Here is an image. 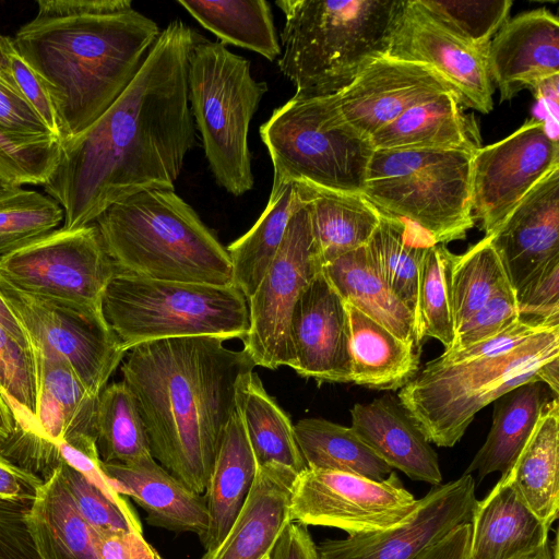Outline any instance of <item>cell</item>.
<instances>
[{
  "mask_svg": "<svg viewBox=\"0 0 559 559\" xmlns=\"http://www.w3.org/2000/svg\"><path fill=\"white\" fill-rule=\"evenodd\" d=\"M115 274L94 223L55 229L0 259V277L13 287L99 320Z\"/></svg>",
  "mask_w": 559,
  "mask_h": 559,
  "instance_id": "cell-11",
  "label": "cell"
},
{
  "mask_svg": "<svg viewBox=\"0 0 559 559\" xmlns=\"http://www.w3.org/2000/svg\"><path fill=\"white\" fill-rule=\"evenodd\" d=\"M63 483L84 520L96 531H133L143 534L130 503L121 504L64 462L59 463Z\"/></svg>",
  "mask_w": 559,
  "mask_h": 559,
  "instance_id": "cell-47",
  "label": "cell"
},
{
  "mask_svg": "<svg viewBox=\"0 0 559 559\" xmlns=\"http://www.w3.org/2000/svg\"><path fill=\"white\" fill-rule=\"evenodd\" d=\"M471 527L468 559H521L534 555L548 546L550 530L503 478L477 501Z\"/></svg>",
  "mask_w": 559,
  "mask_h": 559,
  "instance_id": "cell-26",
  "label": "cell"
},
{
  "mask_svg": "<svg viewBox=\"0 0 559 559\" xmlns=\"http://www.w3.org/2000/svg\"><path fill=\"white\" fill-rule=\"evenodd\" d=\"M559 168L557 136L546 121L532 118L509 136L479 147L472 159L473 216L491 235L516 204Z\"/></svg>",
  "mask_w": 559,
  "mask_h": 559,
  "instance_id": "cell-15",
  "label": "cell"
},
{
  "mask_svg": "<svg viewBox=\"0 0 559 559\" xmlns=\"http://www.w3.org/2000/svg\"><path fill=\"white\" fill-rule=\"evenodd\" d=\"M507 288L512 287L489 237L456 254L452 270L455 330L489 298Z\"/></svg>",
  "mask_w": 559,
  "mask_h": 559,
  "instance_id": "cell-42",
  "label": "cell"
},
{
  "mask_svg": "<svg viewBox=\"0 0 559 559\" xmlns=\"http://www.w3.org/2000/svg\"><path fill=\"white\" fill-rule=\"evenodd\" d=\"M350 428L393 469L413 480L441 484L436 451L397 397L385 394L350 409Z\"/></svg>",
  "mask_w": 559,
  "mask_h": 559,
  "instance_id": "cell-24",
  "label": "cell"
},
{
  "mask_svg": "<svg viewBox=\"0 0 559 559\" xmlns=\"http://www.w3.org/2000/svg\"><path fill=\"white\" fill-rule=\"evenodd\" d=\"M441 25L471 46L488 52L509 20L511 0H418Z\"/></svg>",
  "mask_w": 559,
  "mask_h": 559,
  "instance_id": "cell-44",
  "label": "cell"
},
{
  "mask_svg": "<svg viewBox=\"0 0 559 559\" xmlns=\"http://www.w3.org/2000/svg\"><path fill=\"white\" fill-rule=\"evenodd\" d=\"M296 206L293 182L273 181L267 204L254 225L227 248L233 284L247 299L274 259Z\"/></svg>",
  "mask_w": 559,
  "mask_h": 559,
  "instance_id": "cell-37",
  "label": "cell"
},
{
  "mask_svg": "<svg viewBox=\"0 0 559 559\" xmlns=\"http://www.w3.org/2000/svg\"><path fill=\"white\" fill-rule=\"evenodd\" d=\"M3 190V188L0 186V191Z\"/></svg>",
  "mask_w": 559,
  "mask_h": 559,
  "instance_id": "cell-61",
  "label": "cell"
},
{
  "mask_svg": "<svg viewBox=\"0 0 559 559\" xmlns=\"http://www.w3.org/2000/svg\"><path fill=\"white\" fill-rule=\"evenodd\" d=\"M224 342L211 336L151 341L121 361L152 456L200 495L236 408L238 383L255 367L243 349Z\"/></svg>",
  "mask_w": 559,
  "mask_h": 559,
  "instance_id": "cell-2",
  "label": "cell"
},
{
  "mask_svg": "<svg viewBox=\"0 0 559 559\" xmlns=\"http://www.w3.org/2000/svg\"><path fill=\"white\" fill-rule=\"evenodd\" d=\"M559 358V326L534 335L512 350L445 364L433 359L397 399L426 439L451 448L475 415L513 389L539 380V369Z\"/></svg>",
  "mask_w": 559,
  "mask_h": 559,
  "instance_id": "cell-6",
  "label": "cell"
},
{
  "mask_svg": "<svg viewBox=\"0 0 559 559\" xmlns=\"http://www.w3.org/2000/svg\"><path fill=\"white\" fill-rule=\"evenodd\" d=\"M132 4L38 0L35 16L13 37L52 97L63 141L81 134L109 108L156 41L158 25Z\"/></svg>",
  "mask_w": 559,
  "mask_h": 559,
  "instance_id": "cell-3",
  "label": "cell"
},
{
  "mask_svg": "<svg viewBox=\"0 0 559 559\" xmlns=\"http://www.w3.org/2000/svg\"><path fill=\"white\" fill-rule=\"evenodd\" d=\"M219 43L252 50L269 61L281 56L271 5L265 0H178Z\"/></svg>",
  "mask_w": 559,
  "mask_h": 559,
  "instance_id": "cell-38",
  "label": "cell"
},
{
  "mask_svg": "<svg viewBox=\"0 0 559 559\" xmlns=\"http://www.w3.org/2000/svg\"><path fill=\"white\" fill-rule=\"evenodd\" d=\"M555 394L542 381L522 384L496 400L486 441L466 468L481 480L499 472L507 476L532 435L545 406ZM557 395V394H556Z\"/></svg>",
  "mask_w": 559,
  "mask_h": 559,
  "instance_id": "cell-32",
  "label": "cell"
},
{
  "mask_svg": "<svg viewBox=\"0 0 559 559\" xmlns=\"http://www.w3.org/2000/svg\"><path fill=\"white\" fill-rule=\"evenodd\" d=\"M418 499L395 472L383 480L306 468L292 487V521L334 527L348 535L382 531L405 522Z\"/></svg>",
  "mask_w": 559,
  "mask_h": 559,
  "instance_id": "cell-13",
  "label": "cell"
},
{
  "mask_svg": "<svg viewBox=\"0 0 559 559\" xmlns=\"http://www.w3.org/2000/svg\"><path fill=\"white\" fill-rule=\"evenodd\" d=\"M456 254L443 243L426 251L418 272L415 321L421 346L427 337L449 349L455 338L452 307V270Z\"/></svg>",
  "mask_w": 559,
  "mask_h": 559,
  "instance_id": "cell-41",
  "label": "cell"
},
{
  "mask_svg": "<svg viewBox=\"0 0 559 559\" xmlns=\"http://www.w3.org/2000/svg\"><path fill=\"white\" fill-rule=\"evenodd\" d=\"M27 524L40 559H98L96 531L75 507L58 466L38 488Z\"/></svg>",
  "mask_w": 559,
  "mask_h": 559,
  "instance_id": "cell-31",
  "label": "cell"
},
{
  "mask_svg": "<svg viewBox=\"0 0 559 559\" xmlns=\"http://www.w3.org/2000/svg\"><path fill=\"white\" fill-rule=\"evenodd\" d=\"M31 504L0 497V559H40L27 524Z\"/></svg>",
  "mask_w": 559,
  "mask_h": 559,
  "instance_id": "cell-53",
  "label": "cell"
},
{
  "mask_svg": "<svg viewBox=\"0 0 559 559\" xmlns=\"http://www.w3.org/2000/svg\"><path fill=\"white\" fill-rule=\"evenodd\" d=\"M374 150H464L476 152L480 134L473 116L452 93L418 104L370 136Z\"/></svg>",
  "mask_w": 559,
  "mask_h": 559,
  "instance_id": "cell-29",
  "label": "cell"
},
{
  "mask_svg": "<svg viewBox=\"0 0 559 559\" xmlns=\"http://www.w3.org/2000/svg\"><path fill=\"white\" fill-rule=\"evenodd\" d=\"M0 324L3 325L20 343L24 346L32 347L27 335L22 325L17 321L10 307L0 295Z\"/></svg>",
  "mask_w": 559,
  "mask_h": 559,
  "instance_id": "cell-57",
  "label": "cell"
},
{
  "mask_svg": "<svg viewBox=\"0 0 559 559\" xmlns=\"http://www.w3.org/2000/svg\"><path fill=\"white\" fill-rule=\"evenodd\" d=\"M549 325L533 319L519 318L499 333L476 344L457 350H444L436 359L440 362L454 364L480 357L495 356L514 349Z\"/></svg>",
  "mask_w": 559,
  "mask_h": 559,
  "instance_id": "cell-52",
  "label": "cell"
},
{
  "mask_svg": "<svg viewBox=\"0 0 559 559\" xmlns=\"http://www.w3.org/2000/svg\"><path fill=\"white\" fill-rule=\"evenodd\" d=\"M116 273L210 285L233 284L227 248L175 190H146L94 223Z\"/></svg>",
  "mask_w": 559,
  "mask_h": 559,
  "instance_id": "cell-4",
  "label": "cell"
},
{
  "mask_svg": "<svg viewBox=\"0 0 559 559\" xmlns=\"http://www.w3.org/2000/svg\"><path fill=\"white\" fill-rule=\"evenodd\" d=\"M96 551L98 559H164L143 534L133 531L96 532Z\"/></svg>",
  "mask_w": 559,
  "mask_h": 559,
  "instance_id": "cell-54",
  "label": "cell"
},
{
  "mask_svg": "<svg viewBox=\"0 0 559 559\" xmlns=\"http://www.w3.org/2000/svg\"><path fill=\"white\" fill-rule=\"evenodd\" d=\"M523 502L551 527L559 512V404L545 406L532 435L504 477Z\"/></svg>",
  "mask_w": 559,
  "mask_h": 559,
  "instance_id": "cell-33",
  "label": "cell"
},
{
  "mask_svg": "<svg viewBox=\"0 0 559 559\" xmlns=\"http://www.w3.org/2000/svg\"><path fill=\"white\" fill-rule=\"evenodd\" d=\"M322 265L308 211L296 195V206L280 249L248 298L249 330L242 343L255 366L271 370L282 366L293 368L295 356L289 336L293 309Z\"/></svg>",
  "mask_w": 559,
  "mask_h": 559,
  "instance_id": "cell-12",
  "label": "cell"
},
{
  "mask_svg": "<svg viewBox=\"0 0 559 559\" xmlns=\"http://www.w3.org/2000/svg\"><path fill=\"white\" fill-rule=\"evenodd\" d=\"M402 0H280L281 72L293 97L334 95L373 60L385 56Z\"/></svg>",
  "mask_w": 559,
  "mask_h": 559,
  "instance_id": "cell-5",
  "label": "cell"
},
{
  "mask_svg": "<svg viewBox=\"0 0 559 559\" xmlns=\"http://www.w3.org/2000/svg\"><path fill=\"white\" fill-rule=\"evenodd\" d=\"M385 56L436 71L450 84L461 107L481 114L492 110L493 87L487 70V52L447 29L418 0L402 2Z\"/></svg>",
  "mask_w": 559,
  "mask_h": 559,
  "instance_id": "cell-17",
  "label": "cell"
},
{
  "mask_svg": "<svg viewBox=\"0 0 559 559\" xmlns=\"http://www.w3.org/2000/svg\"><path fill=\"white\" fill-rule=\"evenodd\" d=\"M515 296L521 318L559 325V260L533 275Z\"/></svg>",
  "mask_w": 559,
  "mask_h": 559,
  "instance_id": "cell-50",
  "label": "cell"
},
{
  "mask_svg": "<svg viewBox=\"0 0 559 559\" xmlns=\"http://www.w3.org/2000/svg\"><path fill=\"white\" fill-rule=\"evenodd\" d=\"M0 395L13 421H31L37 413V371L32 347L0 324Z\"/></svg>",
  "mask_w": 559,
  "mask_h": 559,
  "instance_id": "cell-46",
  "label": "cell"
},
{
  "mask_svg": "<svg viewBox=\"0 0 559 559\" xmlns=\"http://www.w3.org/2000/svg\"><path fill=\"white\" fill-rule=\"evenodd\" d=\"M477 501L475 480L464 473L432 486L413 514L394 527L320 542L317 559H415L456 527L472 524Z\"/></svg>",
  "mask_w": 559,
  "mask_h": 559,
  "instance_id": "cell-16",
  "label": "cell"
},
{
  "mask_svg": "<svg viewBox=\"0 0 559 559\" xmlns=\"http://www.w3.org/2000/svg\"><path fill=\"white\" fill-rule=\"evenodd\" d=\"M102 466L115 490L133 499L145 511L147 524L203 537L209 525L204 496L187 487L153 456L127 465L102 463Z\"/></svg>",
  "mask_w": 559,
  "mask_h": 559,
  "instance_id": "cell-25",
  "label": "cell"
},
{
  "mask_svg": "<svg viewBox=\"0 0 559 559\" xmlns=\"http://www.w3.org/2000/svg\"><path fill=\"white\" fill-rule=\"evenodd\" d=\"M512 289L559 260V168L546 175L489 236Z\"/></svg>",
  "mask_w": 559,
  "mask_h": 559,
  "instance_id": "cell-20",
  "label": "cell"
},
{
  "mask_svg": "<svg viewBox=\"0 0 559 559\" xmlns=\"http://www.w3.org/2000/svg\"><path fill=\"white\" fill-rule=\"evenodd\" d=\"M293 369L318 383L352 382L350 329L345 301L321 271L297 299L289 323Z\"/></svg>",
  "mask_w": 559,
  "mask_h": 559,
  "instance_id": "cell-19",
  "label": "cell"
},
{
  "mask_svg": "<svg viewBox=\"0 0 559 559\" xmlns=\"http://www.w3.org/2000/svg\"><path fill=\"white\" fill-rule=\"evenodd\" d=\"M264 559H269V556H267V557H265Z\"/></svg>",
  "mask_w": 559,
  "mask_h": 559,
  "instance_id": "cell-62",
  "label": "cell"
},
{
  "mask_svg": "<svg viewBox=\"0 0 559 559\" xmlns=\"http://www.w3.org/2000/svg\"><path fill=\"white\" fill-rule=\"evenodd\" d=\"M554 551L555 550H551V547L549 548L547 546L545 549H543V550H540V551H538V552H536L534 555H531V556H527V557H523L521 559H557V557L552 556Z\"/></svg>",
  "mask_w": 559,
  "mask_h": 559,
  "instance_id": "cell-60",
  "label": "cell"
},
{
  "mask_svg": "<svg viewBox=\"0 0 559 559\" xmlns=\"http://www.w3.org/2000/svg\"><path fill=\"white\" fill-rule=\"evenodd\" d=\"M0 295L32 348L64 361L85 388L98 396L127 354L106 321L26 294L1 277Z\"/></svg>",
  "mask_w": 559,
  "mask_h": 559,
  "instance_id": "cell-14",
  "label": "cell"
},
{
  "mask_svg": "<svg viewBox=\"0 0 559 559\" xmlns=\"http://www.w3.org/2000/svg\"><path fill=\"white\" fill-rule=\"evenodd\" d=\"M294 432L309 469L350 473L378 481L393 472L350 427L304 418L294 425Z\"/></svg>",
  "mask_w": 559,
  "mask_h": 559,
  "instance_id": "cell-39",
  "label": "cell"
},
{
  "mask_svg": "<svg viewBox=\"0 0 559 559\" xmlns=\"http://www.w3.org/2000/svg\"><path fill=\"white\" fill-rule=\"evenodd\" d=\"M1 48L7 69L19 92L45 123L50 133L63 141V129L52 97L33 68L21 56L12 37H1Z\"/></svg>",
  "mask_w": 559,
  "mask_h": 559,
  "instance_id": "cell-48",
  "label": "cell"
},
{
  "mask_svg": "<svg viewBox=\"0 0 559 559\" xmlns=\"http://www.w3.org/2000/svg\"><path fill=\"white\" fill-rule=\"evenodd\" d=\"M189 104L216 182L240 197L253 188L249 127L267 91L250 62L219 41L200 37L189 61Z\"/></svg>",
  "mask_w": 559,
  "mask_h": 559,
  "instance_id": "cell-9",
  "label": "cell"
},
{
  "mask_svg": "<svg viewBox=\"0 0 559 559\" xmlns=\"http://www.w3.org/2000/svg\"><path fill=\"white\" fill-rule=\"evenodd\" d=\"M44 479L0 454V497L33 501Z\"/></svg>",
  "mask_w": 559,
  "mask_h": 559,
  "instance_id": "cell-55",
  "label": "cell"
},
{
  "mask_svg": "<svg viewBox=\"0 0 559 559\" xmlns=\"http://www.w3.org/2000/svg\"><path fill=\"white\" fill-rule=\"evenodd\" d=\"M199 39L181 20L168 23L109 108L61 143L59 162L43 186L63 210L61 228L91 225L139 192L175 190L195 145L188 70Z\"/></svg>",
  "mask_w": 559,
  "mask_h": 559,
  "instance_id": "cell-1",
  "label": "cell"
},
{
  "mask_svg": "<svg viewBox=\"0 0 559 559\" xmlns=\"http://www.w3.org/2000/svg\"><path fill=\"white\" fill-rule=\"evenodd\" d=\"M33 352L37 413L31 421H14V429L48 443L66 441L85 451H97L95 418L99 395H93L61 359Z\"/></svg>",
  "mask_w": 559,
  "mask_h": 559,
  "instance_id": "cell-22",
  "label": "cell"
},
{
  "mask_svg": "<svg viewBox=\"0 0 559 559\" xmlns=\"http://www.w3.org/2000/svg\"><path fill=\"white\" fill-rule=\"evenodd\" d=\"M258 468L236 407L225 428L203 495L209 525L200 540L205 551L215 548L227 534L252 488Z\"/></svg>",
  "mask_w": 559,
  "mask_h": 559,
  "instance_id": "cell-28",
  "label": "cell"
},
{
  "mask_svg": "<svg viewBox=\"0 0 559 559\" xmlns=\"http://www.w3.org/2000/svg\"><path fill=\"white\" fill-rule=\"evenodd\" d=\"M260 135L273 164V181L362 192L374 148L345 120L334 95L292 97L273 110Z\"/></svg>",
  "mask_w": 559,
  "mask_h": 559,
  "instance_id": "cell-10",
  "label": "cell"
},
{
  "mask_svg": "<svg viewBox=\"0 0 559 559\" xmlns=\"http://www.w3.org/2000/svg\"><path fill=\"white\" fill-rule=\"evenodd\" d=\"M269 559H317L316 544L308 526L290 522L271 550Z\"/></svg>",
  "mask_w": 559,
  "mask_h": 559,
  "instance_id": "cell-56",
  "label": "cell"
},
{
  "mask_svg": "<svg viewBox=\"0 0 559 559\" xmlns=\"http://www.w3.org/2000/svg\"><path fill=\"white\" fill-rule=\"evenodd\" d=\"M293 185L308 211L322 264L367 245L380 218V210L367 198L307 181Z\"/></svg>",
  "mask_w": 559,
  "mask_h": 559,
  "instance_id": "cell-27",
  "label": "cell"
},
{
  "mask_svg": "<svg viewBox=\"0 0 559 559\" xmlns=\"http://www.w3.org/2000/svg\"><path fill=\"white\" fill-rule=\"evenodd\" d=\"M103 314L124 352L142 343L177 337L243 340L249 330L248 299L234 284L116 273L104 294Z\"/></svg>",
  "mask_w": 559,
  "mask_h": 559,
  "instance_id": "cell-7",
  "label": "cell"
},
{
  "mask_svg": "<svg viewBox=\"0 0 559 559\" xmlns=\"http://www.w3.org/2000/svg\"><path fill=\"white\" fill-rule=\"evenodd\" d=\"M322 272L346 304L420 349L414 313L381 277L366 247L324 263Z\"/></svg>",
  "mask_w": 559,
  "mask_h": 559,
  "instance_id": "cell-30",
  "label": "cell"
},
{
  "mask_svg": "<svg viewBox=\"0 0 559 559\" xmlns=\"http://www.w3.org/2000/svg\"><path fill=\"white\" fill-rule=\"evenodd\" d=\"M539 380L545 383L555 394L558 395L559 358H555L548 361L539 369Z\"/></svg>",
  "mask_w": 559,
  "mask_h": 559,
  "instance_id": "cell-58",
  "label": "cell"
},
{
  "mask_svg": "<svg viewBox=\"0 0 559 559\" xmlns=\"http://www.w3.org/2000/svg\"><path fill=\"white\" fill-rule=\"evenodd\" d=\"M61 142L56 139L20 138L0 122V186H44L59 162Z\"/></svg>",
  "mask_w": 559,
  "mask_h": 559,
  "instance_id": "cell-45",
  "label": "cell"
},
{
  "mask_svg": "<svg viewBox=\"0 0 559 559\" xmlns=\"http://www.w3.org/2000/svg\"><path fill=\"white\" fill-rule=\"evenodd\" d=\"M289 467L266 463L258 468L252 488L222 542L201 559H264L293 522L292 487L297 477Z\"/></svg>",
  "mask_w": 559,
  "mask_h": 559,
  "instance_id": "cell-23",
  "label": "cell"
},
{
  "mask_svg": "<svg viewBox=\"0 0 559 559\" xmlns=\"http://www.w3.org/2000/svg\"><path fill=\"white\" fill-rule=\"evenodd\" d=\"M14 429L12 414L0 395V440L8 438Z\"/></svg>",
  "mask_w": 559,
  "mask_h": 559,
  "instance_id": "cell-59",
  "label": "cell"
},
{
  "mask_svg": "<svg viewBox=\"0 0 559 559\" xmlns=\"http://www.w3.org/2000/svg\"><path fill=\"white\" fill-rule=\"evenodd\" d=\"M464 150H374L361 194L437 243L464 239L475 225L472 159Z\"/></svg>",
  "mask_w": 559,
  "mask_h": 559,
  "instance_id": "cell-8",
  "label": "cell"
},
{
  "mask_svg": "<svg viewBox=\"0 0 559 559\" xmlns=\"http://www.w3.org/2000/svg\"><path fill=\"white\" fill-rule=\"evenodd\" d=\"M0 33V122L10 133L24 139H56L14 84L3 58ZM57 140V139H56Z\"/></svg>",
  "mask_w": 559,
  "mask_h": 559,
  "instance_id": "cell-51",
  "label": "cell"
},
{
  "mask_svg": "<svg viewBox=\"0 0 559 559\" xmlns=\"http://www.w3.org/2000/svg\"><path fill=\"white\" fill-rule=\"evenodd\" d=\"M520 317L515 292L503 289L489 298L456 330L452 346L444 350H457L493 336Z\"/></svg>",
  "mask_w": 559,
  "mask_h": 559,
  "instance_id": "cell-49",
  "label": "cell"
},
{
  "mask_svg": "<svg viewBox=\"0 0 559 559\" xmlns=\"http://www.w3.org/2000/svg\"><path fill=\"white\" fill-rule=\"evenodd\" d=\"M352 382L373 390L402 389L418 372V349L356 307L346 304Z\"/></svg>",
  "mask_w": 559,
  "mask_h": 559,
  "instance_id": "cell-34",
  "label": "cell"
},
{
  "mask_svg": "<svg viewBox=\"0 0 559 559\" xmlns=\"http://www.w3.org/2000/svg\"><path fill=\"white\" fill-rule=\"evenodd\" d=\"M445 93L454 94L429 67L382 56L334 96L345 120L370 139L409 108Z\"/></svg>",
  "mask_w": 559,
  "mask_h": 559,
  "instance_id": "cell-18",
  "label": "cell"
},
{
  "mask_svg": "<svg viewBox=\"0 0 559 559\" xmlns=\"http://www.w3.org/2000/svg\"><path fill=\"white\" fill-rule=\"evenodd\" d=\"M435 243L416 224L380 211L379 223L365 246L376 270L414 317L419 267Z\"/></svg>",
  "mask_w": 559,
  "mask_h": 559,
  "instance_id": "cell-36",
  "label": "cell"
},
{
  "mask_svg": "<svg viewBox=\"0 0 559 559\" xmlns=\"http://www.w3.org/2000/svg\"><path fill=\"white\" fill-rule=\"evenodd\" d=\"M236 407L259 466L276 463L300 474L307 466L288 415L265 391L258 373L245 374L237 386Z\"/></svg>",
  "mask_w": 559,
  "mask_h": 559,
  "instance_id": "cell-35",
  "label": "cell"
},
{
  "mask_svg": "<svg viewBox=\"0 0 559 559\" xmlns=\"http://www.w3.org/2000/svg\"><path fill=\"white\" fill-rule=\"evenodd\" d=\"M486 61L500 102L558 78V17L542 8L509 19L491 39Z\"/></svg>",
  "mask_w": 559,
  "mask_h": 559,
  "instance_id": "cell-21",
  "label": "cell"
},
{
  "mask_svg": "<svg viewBox=\"0 0 559 559\" xmlns=\"http://www.w3.org/2000/svg\"><path fill=\"white\" fill-rule=\"evenodd\" d=\"M58 202L22 187L0 191V259L53 231L63 222Z\"/></svg>",
  "mask_w": 559,
  "mask_h": 559,
  "instance_id": "cell-43",
  "label": "cell"
},
{
  "mask_svg": "<svg viewBox=\"0 0 559 559\" xmlns=\"http://www.w3.org/2000/svg\"><path fill=\"white\" fill-rule=\"evenodd\" d=\"M95 443L104 464H132L152 456L146 430L134 397L123 381L99 393Z\"/></svg>",
  "mask_w": 559,
  "mask_h": 559,
  "instance_id": "cell-40",
  "label": "cell"
}]
</instances>
